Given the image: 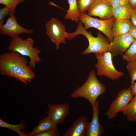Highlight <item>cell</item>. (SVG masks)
Masks as SVG:
<instances>
[{"mask_svg":"<svg viewBox=\"0 0 136 136\" xmlns=\"http://www.w3.org/2000/svg\"><path fill=\"white\" fill-rule=\"evenodd\" d=\"M24 56L10 52L0 55V74L17 79L25 84L31 82L36 77Z\"/></svg>","mask_w":136,"mask_h":136,"instance_id":"cell-1","label":"cell"},{"mask_svg":"<svg viewBox=\"0 0 136 136\" xmlns=\"http://www.w3.org/2000/svg\"><path fill=\"white\" fill-rule=\"evenodd\" d=\"M106 91L105 86L99 80L95 71L93 70L89 73L85 82L72 93L70 96L73 99L84 98L89 101L92 106L98 97Z\"/></svg>","mask_w":136,"mask_h":136,"instance_id":"cell-2","label":"cell"},{"mask_svg":"<svg viewBox=\"0 0 136 136\" xmlns=\"http://www.w3.org/2000/svg\"><path fill=\"white\" fill-rule=\"evenodd\" d=\"M96 37H93L90 32H88L85 29L83 23L81 21L78 23L76 30L72 33H67L66 39L71 40L79 35L84 36L89 43L88 47L81 53L85 55L90 53L101 54L109 51L110 43L108 38L105 37L99 32Z\"/></svg>","mask_w":136,"mask_h":136,"instance_id":"cell-3","label":"cell"},{"mask_svg":"<svg viewBox=\"0 0 136 136\" xmlns=\"http://www.w3.org/2000/svg\"><path fill=\"white\" fill-rule=\"evenodd\" d=\"M35 41L31 38L23 39L20 37L12 39L7 49L10 52H17L30 58L29 66L34 68L36 64L41 61L39 56L41 51L38 47H34Z\"/></svg>","mask_w":136,"mask_h":136,"instance_id":"cell-4","label":"cell"},{"mask_svg":"<svg viewBox=\"0 0 136 136\" xmlns=\"http://www.w3.org/2000/svg\"><path fill=\"white\" fill-rule=\"evenodd\" d=\"M94 55L97 60L94 67L97 69V75L105 76L114 81L119 79L124 76L123 72L118 71L115 67L110 52L95 53Z\"/></svg>","mask_w":136,"mask_h":136,"instance_id":"cell-5","label":"cell"},{"mask_svg":"<svg viewBox=\"0 0 136 136\" xmlns=\"http://www.w3.org/2000/svg\"><path fill=\"white\" fill-rule=\"evenodd\" d=\"M115 19L113 17L108 20L99 19L92 17L85 12L80 15L79 20L84 25L87 30L92 27L99 30L107 37L110 43L113 41L112 29Z\"/></svg>","mask_w":136,"mask_h":136,"instance_id":"cell-6","label":"cell"},{"mask_svg":"<svg viewBox=\"0 0 136 136\" xmlns=\"http://www.w3.org/2000/svg\"><path fill=\"white\" fill-rule=\"evenodd\" d=\"M45 26L46 34L55 44L57 49H58L61 43H65L67 32L62 22L53 17L47 21Z\"/></svg>","mask_w":136,"mask_h":136,"instance_id":"cell-7","label":"cell"},{"mask_svg":"<svg viewBox=\"0 0 136 136\" xmlns=\"http://www.w3.org/2000/svg\"><path fill=\"white\" fill-rule=\"evenodd\" d=\"M133 96L130 86L120 90L115 99L111 103L106 112L105 115L108 119H113L119 112L122 111L132 99Z\"/></svg>","mask_w":136,"mask_h":136,"instance_id":"cell-8","label":"cell"},{"mask_svg":"<svg viewBox=\"0 0 136 136\" xmlns=\"http://www.w3.org/2000/svg\"><path fill=\"white\" fill-rule=\"evenodd\" d=\"M135 40L129 33L113 38L109 49L113 57L122 55Z\"/></svg>","mask_w":136,"mask_h":136,"instance_id":"cell-9","label":"cell"},{"mask_svg":"<svg viewBox=\"0 0 136 136\" xmlns=\"http://www.w3.org/2000/svg\"><path fill=\"white\" fill-rule=\"evenodd\" d=\"M33 32L32 29H26L19 24L15 15L8 18L6 23L0 28L1 35L10 36L12 39L18 37L21 33L32 34Z\"/></svg>","mask_w":136,"mask_h":136,"instance_id":"cell-10","label":"cell"},{"mask_svg":"<svg viewBox=\"0 0 136 136\" xmlns=\"http://www.w3.org/2000/svg\"><path fill=\"white\" fill-rule=\"evenodd\" d=\"M87 11L90 16L98 17L102 20L109 19L113 17L112 7L106 0H95Z\"/></svg>","mask_w":136,"mask_h":136,"instance_id":"cell-11","label":"cell"},{"mask_svg":"<svg viewBox=\"0 0 136 136\" xmlns=\"http://www.w3.org/2000/svg\"><path fill=\"white\" fill-rule=\"evenodd\" d=\"M47 116L56 125L63 123L69 113V106L66 103L56 105L49 104Z\"/></svg>","mask_w":136,"mask_h":136,"instance_id":"cell-12","label":"cell"},{"mask_svg":"<svg viewBox=\"0 0 136 136\" xmlns=\"http://www.w3.org/2000/svg\"><path fill=\"white\" fill-rule=\"evenodd\" d=\"M92 107V119L91 121L88 123L85 136H101L104 131L103 126L99 121V101H96Z\"/></svg>","mask_w":136,"mask_h":136,"instance_id":"cell-13","label":"cell"},{"mask_svg":"<svg viewBox=\"0 0 136 136\" xmlns=\"http://www.w3.org/2000/svg\"><path fill=\"white\" fill-rule=\"evenodd\" d=\"M88 123L86 117H81L74 122L63 136H85Z\"/></svg>","mask_w":136,"mask_h":136,"instance_id":"cell-14","label":"cell"},{"mask_svg":"<svg viewBox=\"0 0 136 136\" xmlns=\"http://www.w3.org/2000/svg\"><path fill=\"white\" fill-rule=\"evenodd\" d=\"M132 24L130 19L121 20L115 19L112 29L113 38L128 33Z\"/></svg>","mask_w":136,"mask_h":136,"instance_id":"cell-15","label":"cell"},{"mask_svg":"<svg viewBox=\"0 0 136 136\" xmlns=\"http://www.w3.org/2000/svg\"><path fill=\"white\" fill-rule=\"evenodd\" d=\"M57 125L47 116L39 121L38 125L32 129L31 132L28 134V136H33L37 134L57 128Z\"/></svg>","mask_w":136,"mask_h":136,"instance_id":"cell-16","label":"cell"},{"mask_svg":"<svg viewBox=\"0 0 136 136\" xmlns=\"http://www.w3.org/2000/svg\"><path fill=\"white\" fill-rule=\"evenodd\" d=\"M133 10L129 4L113 8H112L113 16L116 19H130Z\"/></svg>","mask_w":136,"mask_h":136,"instance_id":"cell-17","label":"cell"},{"mask_svg":"<svg viewBox=\"0 0 136 136\" xmlns=\"http://www.w3.org/2000/svg\"><path fill=\"white\" fill-rule=\"evenodd\" d=\"M69 4V9L64 17L65 19H70L76 23L79 21L80 14L78 11L77 0H67Z\"/></svg>","mask_w":136,"mask_h":136,"instance_id":"cell-18","label":"cell"},{"mask_svg":"<svg viewBox=\"0 0 136 136\" xmlns=\"http://www.w3.org/2000/svg\"><path fill=\"white\" fill-rule=\"evenodd\" d=\"M25 125L23 121L19 124H12L5 122L1 119H0V127L5 128L13 130L16 132L19 136H28V134L24 132L25 129Z\"/></svg>","mask_w":136,"mask_h":136,"instance_id":"cell-19","label":"cell"},{"mask_svg":"<svg viewBox=\"0 0 136 136\" xmlns=\"http://www.w3.org/2000/svg\"><path fill=\"white\" fill-rule=\"evenodd\" d=\"M129 121H132L136 114V95L133 97L126 108L122 111Z\"/></svg>","mask_w":136,"mask_h":136,"instance_id":"cell-20","label":"cell"},{"mask_svg":"<svg viewBox=\"0 0 136 136\" xmlns=\"http://www.w3.org/2000/svg\"><path fill=\"white\" fill-rule=\"evenodd\" d=\"M123 59L127 62L136 59V40L122 55Z\"/></svg>","mask_w":136,"mask_h":136,"instance_id":"cell-21","label":"cell"},{"mask_svg":"<svg viewBox=\"0 0 136 136\" xmlns=\"http://www.w3.org/2000/svg\"><path fill=\"white\" fill-rule=\"evenodd\" d=\"M25 0H0V4L8 7L10 10V16L14 15L16 8L18 5Z\"/></svg>","mask_w":136,"mask_h":136,"instance_id":"cell-22","label":"cell"},{"mask_svg":"<svg viewBox=\"0 0 136 136\" xmlns=\"http://www.w3.org/2000/svg\"><path fill=\"white\" fill-rule=\"evenodd\" d=\"M127 69L131 79V85L136 80V59L128 62Z\"/></svg>","mask_w":136,"mask_h":136,"instance_id":"cell-23","label":"cell"},{"mask_svg":"<svg viewBox=\"0 0 136 136\" xmlns=\"http://www.w3.org/2000/svg\"><path fill=\"white\" fill-rule=\"evenodd\" d=\"M77 7L80 14L87 10L95 0H77Z\"/></svg>","mask_w":136,"mask_h":136,"instance_id":"cell-24","label":"cell"},{"mask_svg":"<svg viewBox=\"0 0 136 136\" xmlns=\"http://www.w3.org/2000/svg\"><path fill=\"white\" fill-rule=\"evenodd\" d=\"M60 135L57 128H55L43 132L35 134L33 136H59Z\"/></svg>","mask_w":136,"mask_h":136,"instance_id":"cell-25","label":"cell"},{"mask_svg":"<svg viewBox=\"0 0 136 136\" xmlns=\"http://www.w3.org/2000/svg\"><path fill=\"white\" fill-rule=\"evenodd\" d=\"M10 10L6 6L0 9V28L4 25V22L5 16L10 13Z\"/></svg>","mask_w":136,"mask_h":136,"instance_id":"cell-26","label":"cell"},{"mask_svg":"<svg viewBox=\"0 0 136 136\" xmlns=\"http://www.w3.org/2000/svg\"><path fill=\"white\" fill-rule=\"evenodd\" d=\"M112 8L129 4L128 0H108Z\"/></svg>","mask_w":136,"mask_h":136,"instance_id":"cell-27","label":"cell"},{"mask_svg":"<svg viewBox=\"0 0 136 136\" xmlns=\"http://www.w3.org/2000/svg\"><path fill=\"white\" fill-rule=\"evenodd\" d=\"M130 20L133 25L136 27V10L133 9L131 14Z\"/></svg>","mask_w":136,"mask_h":136,"instance_id":"cell-28","label":"cell"},{"mask_svg":"<svg viewBox=\"0 0 136 136\" xmlns=\"http://www.w3.org/2000/svg\"><path fill=\"white\" fill-rule=\"evenodd\" d=\"M129 33L136 40V27L132 25Z\"/></svg>","mask_w":136,"mask_h":136,"instance_id":"cell-29","label":"cell"},{"mask_svg":"<svg viewBox=\"0 0 136 136\" xmlns=\"http://www.w3.org/2000/svg\"><path fill=\"white\" fill-rule=\"evenodd\" d=\"M131 89L133 95H136V82L131 85Z\"/></svg>","mask_w":136,"mask_h":136,"instance_id":"cell-30","label":"cell"},{"mask_svg":"<svg viewBox=\"0 0 136 136\" xmlns=\"http://www.w3.org/2000/svg\"><path fill=\"white\" fill-rule=\"evenodd\" d=\"M128 3L133 9L136 8V0H128Z\"/></svg>","mask_w":136,"mask_h":136,"instance_id":"cell-31","label":"cell"},{"mask_svg":"<svg viewBox=\"0 0 136 136\" xmlns=\"http://www.w3.org/2000/svg\"><path fill=\"white\" fill-rule=\"evenodd\" d=\"M132 121L134 122H136V114L135 115Z\"/></svg>","mask_w":136,"mask_h":136,"instance_id":"cell-32","label":"cell"},{"mask_svg":"<svg viewBox=\"0 0 136 136\" xmlns=\"http://www.w3.org/2000/svg\"><path fill=\"white\" fill-rule=\"evenodd\" d=\"M134 10H136V8L135 9H134Z\"/></svg>","mask_w":136,"mask_h":136,"instance_id":"cell-33","label":"cell"},{"mask_svg":"<svg viewBox=\"0 0 136 136\" xmlns=\"http://www.w3.org/2000/svg\"><path fill=\"white\" fill-rule=\"evenodd\" d=\"M107 0V1H108V0Z\"/></svg>","mask_w":136,"mask_h":136,"instance_id":"cell-34","label":"cell"}]
</instances>
